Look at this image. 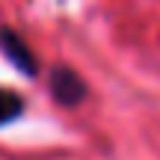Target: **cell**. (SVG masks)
Here are the masks:
<instances>
[{
    "instance_id": "6da1fadb",
    "label": "cell",
    "mask_w": 160,
    "mask_h": 160,
    "mask_svg": "<svg viewBox=\"0 0 160 160\" xmlns=\"http://www.w3.org/2000/svg\"><path fill=\"white\" fill-rule=\"evenodd\" d=\"M48 86H51L53 101L62 104V107H77V104L86 98V83L80 80V74H77L74 68H68V65L53 68V71H51V80H48Z\"/></svg>"
},
{
    "instance_id": "7a4b0ae2",
    "label": "cell",
    "mask_w": 160,
    "mask_h": 160,
    "mask_svg": "<svg viewBox=\"0 0 160 160\" xmlns=\"http://www.w3.org/2000/svg\"><path fill=\"white\" fill-rule=\"evenodd\" d=\"M0 51L6 53V59H9L21 74H27V77L39 74V59H36V53L30 51V45L15 33V30H9V27L0 30Z\"/></svg>"
},
{
    "instance_id": "3957f363",
    "label": "cell",
    "mask_w": 160,
    "mask_h": 160,
    "mask_svg": "<svg viewBox=\"0 0 160 160\" xmlns=\"http://www.w3.org/2000/svg\"><path fill=\"white\" fill-rule=\"evenodd\" d=\"M21 116H24V98L12 89H0V128L12 125Z\"/></svg>"
}]
</instances>
